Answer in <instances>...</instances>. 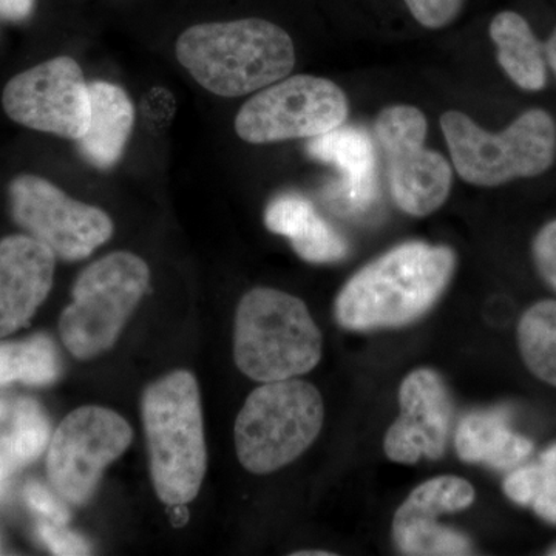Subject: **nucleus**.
<instances>
[{"label": "nucleus", "mask_w": 556, "mask_h": 556, "mask_svg": "<svg viewBox=\"0 0 556 556\" xmlns=\"http://www.w3.org/2000/svg\"><path fill=\"white\" fill-rule=\"evenodd\" d=\"M455 269L453 249L399 244L346 281L336 299V320L350 331L405 327L437 305Z\"/></svg>", "instance_id": "nucleus-1"}, {"label": "nucleus", "mask_w": 556, "mask_h": 556, "mask_svg": "<svg viewBox=\"0 0 556 556\" xmlns=\"http://www.w3.org/2000/svg\"><path fill=\"white\" fill-rule=\"evenodd\" d=\"M175 53L203 89L223 98L266 89L295 65L291 36L258 17L193 25L179 36Z\"/></svg>", "instance_id": "nucleus-2"}, {"label": "nucleus", "mask_w": 556, "mask_h": 556, "mask_svg": "<svg viewBox=\"0 0 556 556\" xmlns=\"http://www.w3.org/2000/svg\"><path fill=\"white\" fill-rule=\"evenodd\" d=\"M141 409L156 495L167 506H185L199 495L207 470L195 376L177 369L156 379L146 388Z\"/></svg>", "instance_id": "nucleus-3"}, {"label": "nucleus", "mask_w": 556, "mask_h": 556, "mask_svg": "<svg viewBox=\"0 0 556 556\" xmlns=\"http://www.w3.org/2000/svg\"><path fill=\"white\" fill-rule=\"evenodd\" d=\"M320 329L305 302L274 288L247 292L237 306L233 361L260 383L308 375L321 358Z\"/></svg>", "instance_id": "nucleus-4"}, {"label": "nucleus", "mask_w": 556, "mask_h": 556, "mask_svg": "<svg viewBox=\"0 0 556 556\" xmlns=\"http://www.w3.org/2000/svg\"><path fill=\"white\" fill-rule=\"evenodd\" d=\"M453 166L464 181L495 188L551 169L556 159V124L546 110L518 116L506 130L490 134L466 113L448 110L441 116Z\"/></svg>", "instance_id": "nucleus-5"}, {"label": "nucleus", "mask_w": 556, "mask_h": 556, "mask_svg": "<svg viewBox=\"0 0 556 556\" xmlns=\"http://www.w3.org/2000/svg\"><path fill=\"white\" fill-rule=\"evenodd\" d=\"M324 417V399L313 383H263L249 394L233 427L241 466L268 475L294 463L320 434Z\"/></svg>", "instance_id": "nucleus-6"}, {"label": "nucleus", "mask_w": 556, "mask_h": 556, "mask_svg": "<svg viewBox=\"0 0 556 556\" xmlns=\"http://www.w3.org/2000/svg\"><path fill=\"white\" fill-rule=\"evenodd\" d=\"M149 283L148 263L131 252H113L87 266L60 320L68 353L90 361L115 345Z\"/></svg>", "instance_id": "nucleus-7"}, {"label": "nucleus", "mask_w": 556, "mask_h": 556, "mask_svg": "<svg viewBox=\"0 0 556 556\" xmlns=\"http://www.w3.org/2000/svg\"><path fill=\"white\" fill-rule=\"evenodd\" d=\"M346 116V94L338 84L318 76H287L244 102L236 131L251 144L311 139L338 129Z\"/></svg>", "instance_id": "nucleus-8"}, {"label": "nucleus", "mask_w": 556, "mask_h": 556, "mask_svg": "<svg viewBox=\"0 0 556 556\" xmlns=\"http://www.w3.org/2000/svg\"><path fill=\"white\" fill-rule=\"evenodd\" d=\"M134 431L113 409L87 405L70 413L50 439L47 475L67 504L86 506L105 468L130 447Z\"/></svg>", "instance_id": "nucleus-9"}, {"label": "nucleus", "mask_w": 556, "mask_h": 556, "mask_svg": "<svg viewBox=\"0 0 556 556\" xmlns=\"http://www.w3.org/2000/svg\"><path fill=\"white\" fill-rule=\"evenodd\" d=\"M427 118L413 105H391L379 113L375 131L386 152L394 203L412 217H427L447 201L453 185L448 161L426 149Z\"/></svg>", "instance_id": "nucleus-10"}, {"label": "nucleus", "mask_w": 556, "mask_h": 556, "mask_svg": "<svg viewBox=\"0 0 556 556\" xmlns=\"http://www.w3.org/2000/svg\"><path fill=\"white\" fill-rule=\"evenodd\" d=\"M9 195L14 222L56 258L79 262L112 239L113 222L102 208L70 199L49 179L20 175Z\"/></svg>", "instance_id": "nucleus-11"}, {"label": "nucleus", "mask_w": 556, "mask_h": 556, "mask_svg": "<svg viewBox=\"0 0 556 556\" xmlns=\"http://www.w3.org/2000/svg\"><path fill=\"white\" fill-rule=\"evenodd\" d=\"M2 105L14 123L79 141L90 123V90L78 62L58 56L7 84Z\"/></svg>", "instance_id": "nucleus-12"}, {"label": "nucleus", "mask_w": 556, "mask_h": 556, "mask_svg": "<svg viewBox=\"0 0 556 556\" xmlns=\"http://www.w3.org/2000/svg\"><path fill=\"white\" fill-rule=\"evenodd\" d=\"M401 416L388 428L383 450L388 459L416 464L420 457L437 460L447 447L452 426V397L433 369L409 372L399 388Z\"/></svg>", "instance_id": "nucleus-13"}, {"label": "nucleus", "mask_w": 556, "mask_h": 556, "mask_svg": "<svg viewBox=\"0 0 556 556\" xmlns=\"http://www.w3.org/2000/svg\"><path fill=\"white\" fill-rule=\"evenodd\" d=\"M475 489L466 479L438 477L417 485L393 518V540L401 554L412 556L470 555L466 535L439 525L438 517L466 510Z\"/></svg>", "instance_id": "nucleus-14"}, {"label": "nucleus", "mask_w": 556, "mask_h": 556, "mask_svg": "<svg viewBox=\"0 0 556 556\" xmlns=\"http://www.w3.org/2000/svg\"><path fill=\"white\" fill-rule=\"evenodd\" d=\"M56 255L30 236L0 240V339L24 328L53 287Z\"/></svg>", "instance_id": "nucleus-15"}, {"label": "nucleus", "mask_w": 556, "mask_h": 556, "mask_svg": "<svg viewBox=\"0 0 556 556\" xmlns=\"http://www.w3.org/2000/svg\"><path fill=\"white\" fill-rule=\"evenodd\" d=\"M311 159L331 164L342 175L332 186L331 197L336 208L356 215L368 211L378 200V161L375 144L364 129L338 127L327 134L311 138Z\"/></svg>", "instance_id": "nucleus-16"}, {"label": "nucleus", "mask_w": 556, "mask_h": 556, "mask_svg": "<svg viewBox=\"0 0 556 556\" xmlns=\"http://www.w3.org/2000/svg\"><path fill=\"white\" fill-rule=\"evenodd\" d=\"M265 223L270 232L287 237L295 254L305 262L321 265L339 262L348 255L345 239L299 193H281L270 201Z\"/></svg>", "instance_id": "nucleus-17"}, {"label": "nucleus", "mask_w": 556, "mask_h": 556, "mask_svg": "<svg viewBox=\"0 0 556 556\" xmlns=\"http://www.w3.org/2000/svg\"><path fill=\"white\" fill-rule=\"evenodd\" d=\"M90 90V123L78 146L84 159L98 169H110L123 156L134 129L135 109L119 86L93 80Z\"/></svg>", "instance_id": "nucleus-18"}, {"label": "nucleus", "mask_w": 556, "mask_h": 556, "mask_svg": "<svg viewBox=\"0 0 556 556\" xmlns=\"http://www.w3.org/2000/svg\"><path fill=\"white\" fill-rule=\"evenodd\" d=\"M508 417L506 409H481L464 416L455 438L460 460L493 468L521 464L532 453L533 445L511 430Z\"/></svg>", "instance_id": "nucleus-19"}, {"label": "nucleus", "mask_w": 556, "mask_h": 556, "mask_svg": "<svg viewBox=\"0 0 556 556\" xmlns=\"http://www.w3.org/2000/svg\"><path fill=\"white\" fill-rule=\"evenodd\" d=\"M490 38L497 49V62L519 89L540 91L546 87L544 46L521 14L515 11L496 14L490 24Z\"/></svg>", "instance_id": "nucleus-20"}, {"label": "nucleus", "mask_w": 556, "mask_h": 556, "mask_svg": "<svg viewBox=\"0 0 556 556\" xmlns=\"http://www.w3.org/2000/svg\"><path fill=\"white\" fill-rule=\"evenodd\" d=\"M10 427L0 437V497L14 471L38 459L50 444V422L38 402L20 399L9 407Z\"/></svg>", "instance_id": "nucleus-21"}, {"label": "nucleus", "mask_w": 556, "mask_h": 556, "mask_svg": "<svg viewBox=\"0 0 556 556\" xmlns=\"http://www.w3.org/2000/svg\"><path fill=\"white\" fill-rule=\"evenodd\" d=\"M61 357L53 340L38 334L22 342L0 343V387L13 382L47 387L60 378Z\"/></svg>", "instance_id": "nucleus-22"}, {"label": "nucleus", "mask_w": 556, "mask_h": 556, "mask_svg": "<svg viewBox=\"0 0 556 556\" xmlns=\"http://www.w3.org/2000/svg\"><path fill=\"white\" fill-rule=\"evenodd\" d=\"M518 345L530 372L556 387V300L538 302L522 314Z\"/></svg>", "instance_id": "nucleus-23"}, {"label": "nucleus", "mask_w": 556, "mask_h": 556, "mask_svg": "<svg viewBox=\"0 0 556 556\" xmlns=\"http://www.w3.org/2000/svg\"><path fill=\"white\" fill-rule=\"evenodd\" d=\"M466 0H405L409 13L426 28H444L459 16Z\"/></svg>", "instance_id": "nucleus-24"}, {"label": "nucleus", "mask_w": 556, "mask_h": 556, "mask_svg": "<svg viewBox=\"0 0 556 556\" xmlns=\"http://www.w3.org/2000/svg\"><path fill=\"white\" fill-rule=\"evenodd\" d=\"M24 497L28 507L46 521L67 526L70 521L68 507L56 492H51L40 482L31 481L25 485Z\"/></svg>", "instance_id": "nucleus-25"}, {"label": "nucleus", "mask_w": 556, "mask_h": 556, "mask_svg": "<svg viewBox=\"0 0 556 556\" xmlns=\"http://www.w3.org/2000/svg\"><path fill=\"white\" fill-rule=\"evenodd\" d=\"M39 540L50 548L54 555H90V544L78 533L72 532L67 527L43 521L38 526Z\"/></svg>", "instance_id": "nucleus-26"}, {"label": "nucleus", "mask_w": 556, "mask_h": 556, "mask_svg": "<svg viewBox=\"0 0 556 556\" xmlns=\"http://www.w3.org/2000/svg\"><path fill=\"white\" fill-rule=\"evenodd\" d=\"M532 252L538 273L556 291V219L547 223L536 233Z\"/></svg>", "instance_id": "nucleus-27"}, {"label": "nucleus", "mask_w": 556, "mask_h": 556, "mask_svg": "<svg viewBox=\"0 0 556 556\" xmlns=\"http://www.w3.org/2000/svg\"><path fill=\"white\" fill-rule=\"evenodd\" d=\"M541 482V467L527 466L511 471L504 481V493L508 500L519 504V506H532L538 495Z\"/></svg>", "instance_id": "nucleus-28"}, {"label": "nucleus", "mask_w": 556, "mask_h": 556, "mask_svg": "<svg viewBox=\"0 0 556 556\" xmlns=\"http://www.w3.org/2000/svg\"><path fill=\"white\" fill-rule=\"evenodd\" d=\"M541 482L535 501L532 503L533 510L544 521L556 525V467L540 460Z\"/></svg>", "instance_id": "nucleus-29"}, {"label": "nucleus", "mask_w": 556, "mask_h": 556, "mask_svg": "<svg viewBox=\"0 0 556 556\" xmlns=\"http://www.w3.org/2000/svg\"><path fill=\"white\" fill-rule=\"evenodd\" d=\"M35 5L36 0H0V17L10 22L28 20Z\"/></svg>", "instance_id": "nucleus-30"}, {"label": "nucleus", "mask_w": 556, "mask_h": 556, "mask_svg": "<svg viewBox=\"0 0 556 556\" xmlns=\"http://www.w3.org/2000/svg\"><path fill=\"white\" fill-rule=\"evenodd\" d=\"M544 50H546V53L544 54H546L548 65H551L556 73V30L554 31V35L551 36V39L547 40L546 46H544Z\"/></svg>", "instance_id": "nucleus-31"}, {"label": "nucleus", "mask_w": 556, "mask_h": 556, "mask_svg": "<svg viewBox=\"0 0 556 556\" xmlns=\"http://www.w3.org/2000/svg\"><path fill=\"white\" fill-rule=\"evenodd\" d=\"M295 556H331V552H298V554H294Z\"/></svg>", "instance_id": "nucleus-32"}, {"label": "nucleus", "mask_w": 556, "mask_h": 556, "mask_svg": "<svg viewBox=\"0 0 556 556\" xmlns=\"http://www.w3.org/2000/svg\"><path fill=\"white\" fill-rule=\"evenodd\" d=\"M548 555H556V546L554 548H552L551 552H548Z\"/></svg>", "instance_id": "nucleus-33"}]
</instances>
